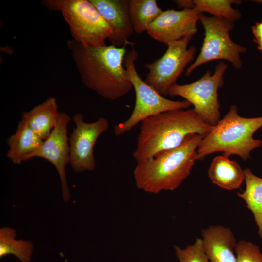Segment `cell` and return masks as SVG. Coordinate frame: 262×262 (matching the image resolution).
<instances>
[{
    "label": "cell",
    "instance_id": "obj_1",
    "mask_svg": "<svg viewBox=\"0 0 262 262\" xmlns=\"http://www.w3.org/2000/svg\"><path fill=\"white\" fill-rule=\"evenodd\" d=\"M67 46L83 84L102 97L115 100L133 86L123 65L126 47L82 44L74 39Z\"/></svg>",
    "mask_w": 262,
    "mask_h": 262
},
{
    "label": "cell",
    "instance_id": "obj_2",
    "mask_svg": "<svg viewBox=\"0 0 262 262\" xmlns=\"http://www.w3.org/2000/svg\"><path fill=\"white\" fill-rule=\"evenodd\" d=\"M194 109L172 110L147 118L141 122L133 156L137 163L164 150L180 146L191 134L205 136L213 129Z\"/></svg>",
    "mask_w": 262,
    "mask_h": 262
},
{
    "label": "cell",
    "instance_id": "obj_3",
    "mask_svg": "<svg viewBox=\"0 0 262 262\" xmlns=\"http://www.w3.org/2000/svg\"><path fill=\"white\" fill-rule=\"evenodd\" d=\"M204 137L191 134L178 147L137 163L133 171L136 187L151 194L177 189L198 160L197 149Z\"/></svg>",
    "mask_w": 262,
    "mask_h": 262
},
{
    "label": "cell",
    "instance_id": "obj_4",
    "mask_svg": "<svg viewBox=\"0 0 262 262\" xmlns=\"http://www.w3.org/2000/svg\"><path fill=\"white\" fill-rule=\"evenodd\" d=\"M262 127V116L246 118L240 116L237 107L232 105L218 123L202 139L197 149V159L222 152L229 157L233 155L246 161L250 152L261 146L262 141L253 137Z\"/></svg>",
    "mask_w": 262,
    "mask_h": 262
},
{
    "label": "cell",
    "instance_id": "obj_5",
    "mask_svg": "<svg viewBox=\"0 0 262 262\" xmlns=\"http://www.w3.org/2000/svg\"><path fill=\"white\" fill-rule=\"evenodd\" d=\"M48 9L61 12L69 26L73 39L86 45H106L112 30L97 9L88 0H46Z\"/></svg>",
    "mask_w": 262,
    "mask_h": 262
},
{
    "label": "cell",
    "instance_id": "obj_6",
    "mask_svg": "<svg viewBox=\"0 0 262 262\" xmlns=\"http://www.w3.org/2000/svg\"><path fill=\"white\" fill-rule=\"evenodd\" d=\"M138 53L134 49L127 51L123 65L128 71L134 88L136 100L130 116L124 122L115 126L114 131L116 136L123 135L144 120L167 111L185 109L191 104L187 100L174 101L164 98L139 75L135 66Z\"/></svg>",
    "mask_w": 262,
    "mask_h": 262
},
{
    "label": "cell",
    "instance_id": "obj_7",
    "mask_svg": "<svg viewBox=\"0 0 262 262\" xmlns=\"http://www.w3.org/2000/svg\"><path fill=\"white\" fill-rule=\"evenodd\" d=\"M199 21L204 30V37L198 56L186 69L185 75L190 76L199 66L217 60L229 62L236 69L241 68V55L247 48L235 43L229 35L233 22L215 16L200 14Z\"/></svg>",
    "mask_w": 262,
    "mask_h": 262
},
{
    "label": "cell",
    "instance_id": "obj_8",
    "mask_svg": "<svg viewBox=\"0 0 262 262\" xmlns=\"http://www.w3.org/2000/svg\"><path fill=\"white\" fill-rule=\"evenodd\" d=\"M228 66L219 62L212 74L208 70L200 79L188 84L173 85L171 96H180L194 106V110L209 125L215 126L220 120L218 90L224 84V74Z\"/></svg>",
    "mask_w": 262,
    "mask_h": 262
},
{
    "label": "cell",
    "instance_id": "obj_9",
    "mask_svg": "<svg viewBox=\"0 0 262 262\" xmlns=\"http://www.w3.org/2000/svg\"><path fill=\"white\" fill-rule=\"evenodd\" d=\"M193 37H186L169 43L165 53L159 59L146 63L148 70L144 81L163 96L169 95L170 88L189 63L193 61L196 49L188 47Z\"/></svg>",
    "mask_w": 262,
    "mask_h": 262
},
{
    "label": "cell",
    "instance_id": "obj_10",
    "mask_svg": "<svg viewBox=\"0 0 262 262\" xmlns=\"http://www.w3.org/2000/svg\"><path fill=\"white\" fill-rule=\"evenodd\" d=\"M74 127L69 137V164L76 173L95 169L96 164L93 154L98 138L109 128V122L101 117L93 122H86L81 113L72 117Z\"/></svg>",
    "mask_w": 262,
    "mask_h": 262
},
{
    "label": "cell",
    "instance_id": "obj_11",
    "mask_svg": "<svg viewBox=\"0 0 262 262\" xmlns=\"http://www.w3.org/2000/svg\"><path fill=\"white\" fill-rule=\"evenodd\" d=\"M71 119L68 114L61 112L57 122L50 134L43 141L39 149L30 158H42L54 166L60 177L62 196L66 202L68 201L71 197L66 174V167L69 164L70 161L67 129Z\"/></svg>",
    "mask_w": 262,
    "mask_h": 262
},
{
    "label": "cell",
    "instance_id": "obj_12",
    "mask_svg": "<svg viewBox=\"0 0 262 262\" xmlns=\"http://www.w3.org/2000/svg\"><path fill=\"white\" fill-rule=\"evenodd\" d=\"M200 15L195 9L163 11L146 32L154 40L167 45L186 37H193L197 31Z\"/></svg>",
    "mask_w": 262,
    "mask_h": 262
},
{
    "label": "cell",
    "instance_id": "obj_13",
    "mask_svg": "<svg viewBox=\"0 0 262 262\" xmlns=\"http://www.w3.org/2000/svg\"><path fill=\"white\" fill-rule=\"evenodd\" d=\"M109 25L112 33L109 41L117 47L133 46L129 39L133 34L129 12L128 0H89Z\"/></svg>",
    "mask_w": 262,
    "mask_h": 262
},
{
    "label": "cell",
    "instance_id": "obj_14",
    "mask_svg": "<svg viewBox=\"0 0 262 262\" xmlns=\"http://www.w3.org/2000/svg\"><path fill=\"white\" fill-rule=\"evenodd\" d=\"M203 248L210 262H237V241L231 229L211 225L202 230Z\"/></svg>",
    "mask_w": 262,
    "mask_h": 262
},
{
    "label": "cell",
    "instance_id": "obj_15",
    "mask_svg": "<svg viewBox=\"0 0 262 262\" xmlns=\"http://www.w3.org/2000/svg\"><path fill=\"white\" fill-rule=\"evenodd\" d=\"M43 141L21 119L15 132L7 139L8 150L6 157L14 164H20L30 159L41 147Z\"/></svg>",
    "mask_w": 262,
    "mask_h": 262
},
{
    "label": "cell",
    "instance_id": "obj_16",
    "mask_svg": "<svg viewBox=\"0 0 262 262\" xmlns=\"http://www.w3.org/2000/svg\"><path fill=\"white\" fill-rule=\"evenodd\" d=\"M60 112L56 98L49 97L28 111L21 113L22 120L42 140H45L55 126Z\"/></svg>",
    "mask_w": 262,
    "mask_h": 262
},
{
    "label": "cell",
    "instance_id": "obj_17",
    "mask_svg": "<svg viewBox=\"0 0 262 262\" xmlns=\"http://www.w3.org/2000/svg\"><path fill=\"white\" fill-rule=\"evenodd\" d=\"M208 174L213 184L229 190L239 188L245 180L244 170L238 163L224 155L213 160Z\"/></svg>",
    "mask_w": 262,
    "mask_h": 262
},
{
    "label": "cell",
    "instance_id": "obj_18",
    "mask_svg": "<svg viewBox=\"0 0 262 262\" xmlns=\"http://www.w3.org/2000/svg\"><path fill=\"white\" fill-rule=\"evenodd\" d=\"M246 189L237 192L252 213L258 227V233L262 239V178L254 175L249 168L244 170Z\"/></svg>",
    "mask_w": 262,
    "mask_h": 262
},
{
    "label": "cell",
    "instance_id": "obj_19",
    "mask_svg": "<svg viewBox=\"0 0 262 262\" xmlns=\"http://www.w3.org/2000/svg\"><path fill=\"white\" fill-rule=\"evenodd\" d=\"M128 3L131 21L137 33L146 31L163 12L156 0H128Z\"/></svg>",
    "mask_w": 262,
    "mask_h": 262
},
{
    "label": "cell",
    "instance_id": "obj_20",
    "mask_svg": "<svg viewBox=\"0 0 262 262\" xmlns=\"http://www.w3.org/2000/svg\"><path fill=\"white\" fill-rule=\"evenodd\" d=\"M15 229L5 227L0 229V257L8 254L16 256L21 262H30L33 250L32 242L16 239Z\"/></svg>",
    "mask_w": 262,
    "mask_h": 262
},
{
    "label": "cell",
    "instance_id": "obj_21",
    "mask_svg": "<svg viewBox=\"0 0 262 262\" xmlns=\"http://www.w3.org/2000/svg\"><path fill=\"white\" fill-rule=\"evenodd\" d=\"M194 8L200 14L208 13L213 16L222 18L234 22L241 17L240 12L232 6L240 4L236 0H193Z\"/></svg>",
    "mask_w": 262,
    "mask_h": 262
},
{
    "label": "cell",
    "instance_id": "obj_22",
    "mask_svg": "<svg viewBox=\"0 0 262 262\" xmlns=\"http://www.w3.org/2000/svg\"><path fill=\"white\" fill-rule=\"evenodd\" d=\"M174 248L178 262H210L201 238H196L193 244L184 248L177 245H174Z\"/></svg>",
    "mask_w": 262,
    "mask_h": 262
},
{
    "label": "cell",
    "instance_id": "obj_23",
    "mask_svg": "<svg viewBox=\"0 0 262 262\" xmlns=\"http://www.w3.org/2000/svg\"><path fill=\"white\" fill-rule=\"evenodd\" d=\"M237 262H262V253L256 245L246 240H240L235 247Z\"/></svg>",
    "mask_w": 262,
    "mask_h": 262
},
{
    "label": "cell",
    "instance_id": "obj_24",
    "mask_svg": "<svg viewBox=\"0 0 262 262\" xmlns=\"http://www.w3.org/2000/svg\"><path fill=\"white\" fill-rule=\"evenodd\" d=\"M252 31L254 41L257 44L258 49L262 52V21L256 22L252 27Z\"/></svg>",
    "mask_w": 262,
    "mask_h": 262
},
{
    "label": "cell",
    "instance_id": "obj_25",
    "mask_svg": "<svg viewBox=\"0 0 262 262\" xmlns=\"http://www.w3.org/2000/svg\"><path fill=\"white\" fill-rule=\"evenodd\" d=\"M174 2L178 7L182 9H194V4L193 0H176Z\"/></svg>",
    "mask_w": 262,
    "mask_h": 262
},
{
    "label": "cell",
    "instance_id": "obj_26",
    "mask_svg": "<svg viewBox=\"0 0 262 262\" xmlns=\"http://www.w3.org/2000/svg\"><path fill=\"white\" fill-rule=\"evenodd\" d=\"M254 1H256V2H257L260 3H262V0H254Z\"/></svg>",
    "mask_w": 262,
    "mask_h": 262
}]
</instances>
